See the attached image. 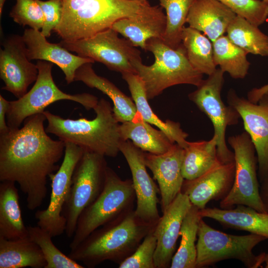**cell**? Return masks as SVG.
<instances>
[{"mask_svg": "<svg viewBox=\"0 0 268 268\" xmlns=\"http://www.w3.org/2000/svg\"><path fill=\"white\" fill-rule=\"evenodd\" d=\"M44 113L31 116L21 128L0 134V181L17 183L27 207L40 206L47 194V179L57 171L65 143L48 134Z\"/></svg>", "mask_w": 268, "mask_h": 268, "instance_id": "1", "label": "cell"}, {"mask_svg": "<svg viewBox=\"0 0 268 268\" xmlns=\"http://www.w3.org/2000/svg\"><path fill=\"white\" fill-rule=\"evenodd\" d=\"M61 20L54 31L63 40L90 37L111 28L118 20L140 21L166 19L163 8L131 0H63Z\"/></svg>", "mask_w": 268, "mask_h": 268, "instance_id": "2", "label": "cell"}, {"mask_svg": "<svg viewBox=\"0 0 268 268\" xmlns=\"http://www.w3.org/2000/svg\"><path fill=\"white\" fill-rule=\"evenodd\" d=\"M155 226L140 220L134 210L94 230L67 255L89 268L105 261L119 265Z\"/></svg>", "mask_w": 268, "mask_h": 268, "instance_id": "3", "label": "cell"}, {"mask_svg": "<svg viewBox=\"0 0 268 268\" xmlns=\"http://www.w3.org/2000/svg\"><path fill=\"white\" fill-rule=\"evenodd\" d=\"M93 109L96 117L92 120L65 119L45 111L43 113L48 122L46 131L64 142L77 145L84 151L115 157L120 152V145L123 141L120 124L110 103L104 98L99 100Z\"/></svg>", "mask_w": 268, "mask_h": 268, "instance_id": "4", "label": "cell"}, {"mask_svg": "<svg viewBox=\"0 0 268 268\" xmlns=\"http://www.w3.org/2000/svg\"><path fill=\"white\" fill-rule=\"evenodd\" d=\"M147 51L154 56L152 65H144L141 59H135L132 63L143 82L148 100L158 96L170 87L183 84L198 87L203 81V74L192 67L182 44L173 49L161 39L153 38L146 43Z\"/></svg>", "mask_w": 268, "mask_h": 268, "instance_id": "5", "label": "cell"}, {"mask_svg": "<svg viewBox=\"0 0 268 268\" xmlns=\"http://www.w3.org/2000/svg\"><path fill=\"white\" fill-rule=\"evenodd\" d=\"M135 200L132 180H122L108 166L102 191L79 216L70 250L96 229L134 210Z\"/></svg>", "mask_w": 268, "mask_h": 268, "instance_id": "6", "label": "cell"}, {"mask_svg": "<svg viewBox=\"0 0 268 268\" xmlns=\"http://www.w3.org/2000/svg\"><path fill=\"white\" fill-rule=\"evenodd\" d=\"M196 244V268L213 266L221 261L236 259L248 268L261 267L266 253L255 255L253 249L267 239L250 233L235 235L220 231L208 225L201 218L199 222Z\"/></svg>", "mask_w": 268, "mask_h": 268, "instance_id": "7", "label": "cell"}, {"mask_svg": "<svg viewBox=\"0 0 268 268\" xmlns=\"http://www.w3.org/2000/svg\"><path fill=\"white\" fill-rule=\"evenodd\" d=\"M38 75L31 89L21 98L9 101L6 123L9 129L20 128L28 117L43 113L50 104L59 100L74 101L87 110L93 109L98 102L95 96L87 93H66L55 84L52 75L53 63L38 60L36 63Z\"/></svg>", "mask_w": 268, "mask_h": 268, "instance_id": "8", "label": "cell"}, {"mask_svg": "<svg viewBox=\"0 0 268 268\" xmlns=\"http://www.w3.org/2000/svg\"><path fill=\"white\" fill-rule=\"evenodd\" d=\"M105 157L84 151L76 166L62 212L66 220L65 233L69 238L73 236L81 212L103 189L108 167Z\"/></svg>", "mask_w": 268, "mask_h": 268, "instance_id": "9", "label": "cell"}, {"mask_svg": "<svg viewBox=\"0 0 268 268\" xmlns=\"http://www.w3.org/2000/svg\"><path fill=\"white\" fill-rule=\"evenodd\" d=\"M227 142L233 150L235 177L231 190L220 201V208L244 205L267 212L260 195L256 151L249 135L245 131L229 136Z\"/></svg>", "mask_w": 268, "mask_h": 268, "instance_id": "10", "label": "cell"}, {"mask_svg": "<svg viewBox=\"0 0 268 268\" xmlns=\"http://www.w3.org/2000/svg\"><path fill=\"white\" fill-rule=\"evenodd\" d=\"M224 73L220 68H216L188 97L211 121L213 135L217 138L219 160L222 163H228L234 161V155L226 144V129L229 126L237 125L241 117L236 109L229 105L226 106L222 100L221 92L224 82Z\"/></svg>", "mask_w": 268, "mask_h": 268, "instance_id": "11", "label": "cell"}, {"mask_svg": "<svg viewBox=\"0 0 268 268\" xmlns=\"http://www.w3.org/2000/svg\"><path fill=\"white\" fill-rule=\"evenodd\" d=\"M112 28L85 39L59 43L69 51L104 64L109 69L120 72L136 73L132 65L141 59L140 52L127 39L120 38Z\"/></svg>", "mask_w": 268, "mask_h": 268, "instance_id": "12", "label": "cell"}, {"mask_svg": "<svg viewBox=\"0 0 268 268\" xmlns=\"http://www.w3.org/2000/svg\"><path fill=\"white\" fill-rule=\"evenodd\" d=\"M65 143L62 164L49 177L52 182L49 203L46 208L37 210L35 213L37 225L48 232L53 237L65 232L66 220L62 214L63 210L68 197L74 169L84 151L71 142Z\"/></svg>", "mask_w": 268, "mask_h": 268, "instance_id": "13", "label": "cell"}, {"mask_svg": "<svg viewBox=\"0 0 268 268\" xmlns=\"http://www.w3.org/2000/svg\"><path fill=\"white\" fill-rule=\"evenodd\" d=\"M120 150L130 169L136 198L134 212L146 224L155 226L160 218L157 207L159 188L151 178L144 162V151L129 140H123Z\"/></svg>", "mask_w": 268, "mask_h": 268, "instance_id": "14", "label": "cell"}, {"mask_svg": "<svg viewBox=\"0 0 268 268\" xmlns=\"http://www.w3.org/2000/svg\"><path fill=\"white\" fill-rule=\"evenodd\" d=\"M0 51V77L4 85L1 89L11 93L18 99L25 95L29 86L38 75L36 65L28 58L22 36L11 35L2 43Z\"/></svg>", "mask_w": 268, "mask_h": 268, "instance_id": "15", "label": "cell"}, {"mask_svg": "<svg viewBox=\"0 0 268 268\" xmlns=\"http://www.w3.org/2000/svg\"><path fill=\"white\" fill-rule=\"evenodd\" d=\"M227 98L228 105L242 119L245 132L255 146L261 180L268 172V93L257 103L239 96L232 89L229 90Z\"/></svg>", "mask_w": 268, "mask_h": 268, "instance_id": "16", "label": "cell"}, {"mask_svg": "<svg viewBox=\"0 0 268 268\" xmlns=\"http://www.w3.org/2000/svg\"><path fill=\"white\" fill-rule=\"evenodd\" d=\"M192 205L188 197L181 192L160 216L153 229L157 239L155 268H170L183 220Z\"/></svg>", "mask_w": 268, "mask_h": 268, "instance_id": "17", "label": "cell"}, {"mask_svg": "<svg viewBox=\"0 0 268 268\" xmlns=\"http://www.w3.org/2000/svg\"><path fill=\"white\" fill-rule=\"evenodd\" d=\"M184 152V148L177 143L163 154L144 152L145 164L158 184L162 213L181 192L185 180L182 172Z\"/></svg>", "mask_w": 268, "mask_h": 268, "instance_id": "18", "label": "cell"}, {"mask_svg": "<svg viewBox=\"0 0 268 268\" xmlns=\"http://www.w3.org/2000/svg\"><path fill=\"white\" fill-rule=\"evenodd\" d=\"M235 177L234 161L220 162L201 176L185 179L181 193L186 195L192 204L201 209L210 201L224 199L231 190Z\"/></svg>", "mask_w": 268, "mask_h": 268, "instance_id": "19", "label": "cell"}, {"mask_svg": "<svg viewBox=\"0 0 268 268\" xmlns=\"http://www.w3.org/2000/svg\"><path fill=\"white\" fill-rule=\"evenodd\" d=\"M22 36L28 58L30 61L42 60L56 64L63 71L67 84L74 81L76 71L81 66L95 62L91 59L71 54L60 43L49 42L40 30L27 28Z\"/></svg>", "mask_w": 268, "mask_h": 268, "instance_id": "20", "label": "cell"}, {"mask_svg": "<svg viewBox=\"0 0 268 268\" xmlns=\"http://www.w3.org/2000/svg\"><path fill=\"white\" fill-rule=\"evenodd\" d=\"M236 15L218 0H195L186 23L189 27L202 32L213 42L226 32Z\"/></svg>", "mask_w": 268, "mask_h": 268, "instance_id": "21", "label": "cell"}, {"mask_svg": "<svg viewBox=\"0 0 268 268\" xmlns=\"http://www.w3.org/2000/svg\"><path fill=\"white\" fill-rule=\"evenodd\" d=\"M202 218L214 219L224 228L248 231L268 239V213L244 205L234 208L205 207L200 209Z\"/></svg>", "mask_w": 268, "mask_h": 268, "instance_id": "22", "label": "cell"}, {"mask_svg": "<svg viewBox=\"0 0 268 268\" xmlns=\"http://www.w3.org/2000/svg\"><path fill=\"white\" fill-rule=\"evenodd\" d=\"M75 81H81L89 87L96 88L107 95L113 103L114 114L119 123L134 120L140 115L133 99L108 79L97 75L92 68V63H85L77 69Z\"/></svg>", "mask_w": 268, "mask_h": 268, "instance_id": "23", "label": "cell"}, {"mask_svg": "<svg viewBox=\"0 0 268 268\" xmlns=\"http://www.w3.org/2000/svg\"><path fill=\"white\" fill-rule=\"evenodd\" d=\"M122 75L128 84L132 99L142 118L163 131L174 143L184 148L186 147L188 134L183 131L179 123L170 120L164 122L154 113L148 102L144 85L140 77L133 73H125Z\"/></svg>", "mask_w": 268, "mask_h": 268, "instance_id": "24", "label": "cell"}, {"mask_svg": "<svg viewBox=\"0 0 268 268\" xmlns=\"http://www.w3.org/2000/svg\"><path fill=\"white\" fill-rule=\"evenodd\" d=\"M19 196L15 183L2 181L0 184V237L12 240L28 236L19 205Z\"/></svg>", "mask_w": 268, "mask_h": 268, "instance_id": "25", "label": "cell"}, {"mask_svg": "<svg viewBox=\"0 0 268 268\" xmlns=\"http://www.w3.org/2000/svg\"><path fill=\"white\" fill-rule=\"evenodd\" d=\"M119 129L123 140L130 139L143 151L152 154L164 153L175 143L163 131L145 122L141 115L134 120L122 123Z\"/></svg>", "mask_w": 268, "mask_h": 268, "instance_id": "26", "label": "cell"}, {"mask_svg": "<svg viewBox=\"0 0 268 268\" xmlns=\"http://www.w3.org/2000/svg\"><path fill=\"white\" fill-rule=\"evenodd\" d=\"M39 247L29 237L8 240L0 237V268H45Z\"/></svg>", "mask_w": 268, "mask_h": 268, "instance_id": "27", "label": "cell"}, {"mask_svg": "<svg viewBox=\"0 0 268 268\" xmlns=\"http://www.w3.org/2000/svg\"><path fill=\"white\" fill-rule=\"evenodd\" d=\"M184 149L182 172L184 179L192 180L220 163L217 152V138L188 141Z\"/></svg>", "mask_w": 268, "mask_h": 268, "instance_id": "28", "label": "cell"}, {"mask_svg": "<svg viewBox=\"0 0 268 268\" xmlns=\"http://www.w3.org/2000/svg\"><path fill=\"white\" fill-rule=\"evenodd\" d=\"M182 44L192 67L202 74L209 75L216 69L213 57L211 40L201 31L189 26L184 27L181 35Z\"/></svg>", "mask_w": 268, "mask_h": 268, "instance_id": "29", "label": "cell"}, {"mask_svg": "<svg viewBox=\"0 0 268 268\" xmlns=\"http://www.w3.org/2000/svg\"><path fill=\"white\" fill-rule=\"evenodd\" d=\"M201 218H203L200 214V209L192 204L183 220L180 231L181 242L172 258L171 268H196V241Z\"/></svg>", "mask_w": 268, "mask_h": 268, "instance_id": "30", "label": "cell"}, {"mask_svg": "<svg viewBox=\"0 0 268 268\" xmlns=\"http://www.w3.org/2000/svg\"><path fill=\"white\" fill-rule=\"evenodd\" d=\"M213 57L216 66L234 79H243L248 72L250 63L247 53L222 35L212 42Z\"/></svg>", "mask_w": 268, "mask_h": 268, "instance_id": "31", "label": "cell"}, {"mask_svg": "<svg viewBox=\"0 0 268 268\" xmlns=\"http://www.w3.org/2000/svg\"><path fill=\"white\" fill-rule=\"evenodd\" d=\"M226 33L234 44L248 54L268 56V36L244 17L237 15Z\"/></svg>", "mask_w": 268, "mask_h": 268, "instance_id": "32", "label": "cell"}, {"mask_svg": "<svg viewBox=\"0 0 268 268\" xmlns=\"http://www.w3.org/2000/svg\"><path fill=\"white\" fill-rule=\"evenodd\" d=\"M166 24V19L140 21L124 18L115 22L111 28L128 39L134 47L146 51L148 40L153 38L162 39Z\"/></svg>", "mask_w": 268, "mask_h": 268, "instance_id": "33", "label": "cell"}, {"mask_svg": "<svg viewBox=\"0 0 268 268\" xmlns=\"http://www.w3.org/2000/svg\"><path fill=\"white\" fill-rule=\"evenodd\" d=\"M166 11V24L163 41L173 49L182 45L181 35L189 10L195 0H158Z\"/></svg>", "mask_w": 268, "mask_h": 268, "instance_id": "34", "label": "cell"}, {"mask_svg": "<svg viewBox=\"0 0 268 268\" xmlns=\"http://www.w3.org/2000/svg\"><path fill=\"white\" fill-rule=\"evenodd\" d=\"M28 237L40 248L47 265L45 268H83L78 262L71 259L53 243L50 234L38 225L27 226Z\"/></svg>", "mask_w": 268, "mask_h": 268, "instance_id": "35", "label": "cell"}, {"mask_svg": "<svg viewBox=\"0 0 268 268\" xmlns=\"http://www.w3.org/2000/svg\"><path fill=\"white\" fill-rule=\"evenodd\" d=\"M236 15L259 27L268 18V3L262 0H218Z\"/></svg>", "mask_w": 268, "mask_h": 268, "instance_id": "36", "label": "cell"}, {"mask_svg": "<svg viewBox=\"0 0 268 268\" xmlns=\"http://www.w3.org/2000/svg\"><path fill=\"white\" fill-rule=\"evenodd\" d=\"M9 16L17 24L36 30L41 29L44 23L42 10L36 0H16Z\"/></svg>", "mask_w": 268, "mask_h": 268, "instance_id": "37", "label": "cell"}, {"mask_svg": "<svg viewBox=\"0 0 268 268\" xmlns=\"http://www.w3.org/2000/svg\"><path fill=\"white\" fill-rule=\"evenodd\" d=\"M153 229L146 235L134 252L119 265V268H155L154 256L157 239Z\"/></svg>", "mask_w": 268, "mask_h": 268, "instance_id": "38", "label": "cell"}, {"mask_svg": "<svg viewBox=\"0 0 268 268\" xmlns=\"http://www.w3.org/2000/svg\"><path fill=\"white\" fill-rule=\"evenodd\" d=\"M36 0L42 10L44 17V23L41 32L45 37L48 38L61 20L63 0Z\"/></svg>", "mask_w": 268, "mask_h": 268, "instance_id": "39", "label": "cell"}, {"mask_svg": "<svg viewBox=\"0 0 268 268\" xmlns=\"http://www.w3.org/2000/svg\"><path fill=\"white\" fill-rule=\"evenodd\" d=\"M9 106V101L0 95V134L6 133L9 130L6 118Z\"/></svg>", "mask_w": 268, "mask_h": 268, "instance_id": "40", "label": "cell"}, {"mask_svg": "<svg viewBox=\"0 0 268 268\" xmlns=\"http://www.w3.org/2000/svg\"><path fill=\"white\" fill-rule=\"evenodd\" d=\"M260 182V197L265 210L268 213V172Z\"/></svg>", "mask_w": 268, "mask_h": 268, "instance_id": "41", "label": "cell"}, {"mask_svg": "<svg viewBox=\"0 0 268 268\" xmlns=\"http://www.w3.org/2000/svg\"><path fill=\"white\" fill-rule=\"evenodd\" d=\"M267 93H268V83L250 90L247 94V99L252 102L257 103L261 97Z\"/></svg>", "mask_w": 268, "mask_h": 268, "instance_id": "42", "label": "cell"}, {"mask_svg": "<svg viewBox=\"0 0 268 268\" xmlns=\"http://www.w3.org/2000/svg\"><path fill=\"white\" fill-rule=\"evenodd\" d=\"M6 1V0H0V17L2 13L4 4Z\"/></svg>", "mask_w": 268, "mask_h": 268, "instance_id": "43", "label": "cell"}, {"mask_svg": "<svg viewBox=\"0 0 268 268\" xmlns=\"http://www.w3.org/2000/svg\"><path fill=\"white\" fill-rule=\"evenodd\" d=\"M264 263H266V268H268V253H266L265 257V260H264Z\"/></svg>", "mask_w": 268, "mask_h": 268, "instance_id": "44", "label": "cell"}, {"mask_svg": "<svg viewBox=\"0 0 268 268\" xmlns=\"http://www.w3.org/2000/svg\"><path fill=\"white\" fill-rule=\"evenodd\" d=\"M131 0L137 1V2H147V0Z\"/></svg>", "mask_w": 268, "mask_h": 268, "instance_id": "45", "label": "cell"}, {"mask_svg": "<svg viewBox=\"0 0 268 268\" xmlns=\"http://www.w3.org/2000/svg\"><path fill=\"white\" fill-rule=\"evenodd\" d=\"M262 1L268 3V0H262Z\"/></svg>", "mask_w": 268, "mask_h": 268, "instance_id": "46", "label": "cell"}]
</instances>
